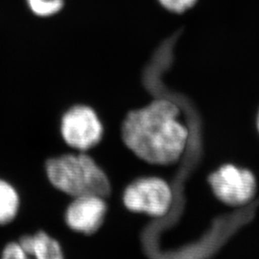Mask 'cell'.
<instances>
[{"label": "cell", "mask_w": 259, "mask_h": 259, "mask_svg": "<svg viewBox=\"0 0 259 259\" xmlns=\"http://www.w3.org/2000/svg\"><path fill=\"white\" fill-rule=\"evenodd\" d=\"M1 259H33L19 245V242H11L2 251Z\"/></svg>", "instance_id": "cell-11"}, {"label": "cell", "mask_w": 259, "mask_h": 259, "mask_svg": "<svg viewBox=\"0 0 259 259\" xmlns=\"http://www.w3.org/2000/svg\"><path fill=\"white\" fill-rule=\"evenodd\" d=\"M180 108L158 98L129 111L121 123L125 146L137 157L153 165H171L184 154L189 133L179 119Z\"/></svg>", "instance_id": "cell-1"}, {"label": "cell", "mask_w": 259, "mask_h": 259, "mask_svg": "<svg viewBox=\"0 0 259 259\" xmlns=\"http://www.w3.org/2000/svg\"><path fill=\"white\" fill-rule=\"evenodd\" d=\"M19 196L13 185L0 180V225L12 222L18 215Z\"/></svg>", "instance_id": "cell-8"}, {"label": "cell", "mask_w": 259, "mask_h": 259, "mask_svg": "<svg viewBox=\"0 0 259 259\" xmlns=\"http://www.w3.org/2000/svg\"><path fill=\"white\" fill-rule=\"evenodd\" d=\"M31 12L39 18H51L64 9L65 0H26Z\"/></svg>", "instance_id": "cell-9"}, {"label": "cell", "mask_w": 259, "mask_h": 259, "mask_svg": "<svg viewBox=\"0 0 259 259\" xmlns=\"http://www.w3.org/2000/svg\"><path fill=\"white\" fill-rule=\"evenodd\" d=\"M257 126H258V131H259V113H258V116H257Z\"/></svg>", "instance_id": "cell-12"}, {"label": "cell", "mask_w": 259, "mask_h": 259, "mask_svg": "<svg viewBox=\"0 0 259 259\" xmlns=\"http://www.w3.org/2000/svg\"><path fill=\"white\" fill-rule=\"evenodd\" d=\"M208 182L215 196L231 205L246 204L255 192L252 174L233 165H225L212 173Z\"/></svg>", "instance_id": "cell-5"}, {"label": "cell", "mask_w": 259, "mask_h": 259, "mask_svg": "<svg viewBox=\"0 0 259 259\" xmlns=\"http://www.w3.org/2000/svg\"><path fill=\"white\" fill-rule=\"evenodd\" d=\"M122 201L130 211L161 217L171 207L173 193L171 186L163 179L156 176L142 177L131 182L125 187Z\"/></svg>", "instance_id": "cell-3"}, {"label": "cell", "mask_w": 259, "mask_h": 259, "mask_svg": "<svg viewBox=\"0 0 259 259\" xmlns=\"http://www.w3.org/2000/svg\"><path fill=\"white\" fill-rule=\"evenodd\" d=\"M60 134L68 147L85 152L101 142L104 126L93 108L78 104L63 114L60 121Z\"/></svg>", "instance_id": "cell-4"}, {"label": "cell", "mask_w": 259, "mask_h": 259, "mask_svg": "<svg viewBox=\"0 0 259 259\" xmlns=\"http://www.w3.org/2000/svg\"><path fill=\"white\" fill-rule=\"evenodd\" d=\"M107 212L105 198L96 195L78 196L66 206L65 221L70 230L92 235L100 230Z\"/></svg>", "instance_id": "cell-6"}, {"label": "cell", "mask_w": 259, "mask_h": 259, "mask_svg": "<svg viewBox=\"0 0 259 259\" xmlns=\"http://www.w3.org/2000/svg\"><path fill=\"white\" fill-rule=\"evenodd\" d=\"M197 1L198 0H157L162 8L174 14H183L191 9Z\"/></svg>", "instance_id": "cell-10"}, {"label": "cell", "mask_w": 259, "mask_h": 259, "mask_svg": "<svg viewBox=\"0 0 259 259\" xmlns=\"http://www.w3.org/2000/svg\"><path fill=\"white\" fill-rule=\"evenodd\" d=\"M46 174L52 186L71 198L83 195L110 196L111 181L94 157L85 154H63L49 157Z\"/></svg>", "instance_id": "cell-2"}, {"label": "cell", "mask_w": 259, "mask_h": 259, "mask_svg": "<svg viewBox=\"0 0 259 259\" xmlns=\"http://www.w3.org/2000/svg\"><path fill=\"white\" fill-rule=\"evenodd\" d=\"M19 243L33 259H65L60 242L44 231H38L32 235H23Z\"/></svg>", "instance_id": "cell-7"}]
</instances>
